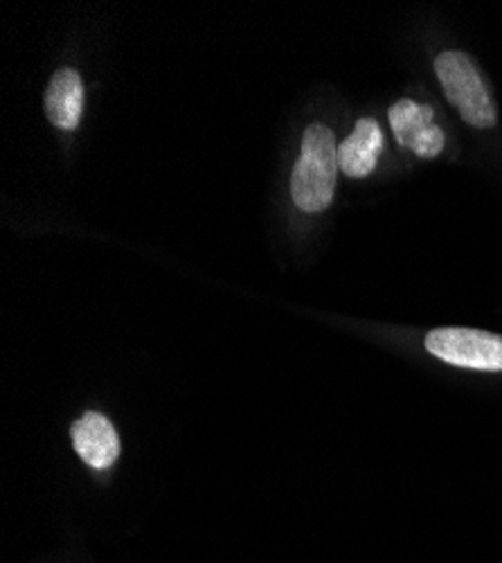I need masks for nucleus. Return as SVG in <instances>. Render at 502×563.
Segmentation results:
<instances>
[{
	"mask_svg": "<svg viewBox=\"0 0 502 563\" xmlns=\"http://www.w3.org/2000/svg\"><path fill=\"white\" fill-rule=\"evenodd\" d=\"M338 174V147L334 133L323 124H311L291 176V195L300 210L323 212L332 199Z\"/></svg>",
	"mask_w": 502,
	"mask_h": 563,
	"instance_id": "1",
	"label": "nucleus"
},
{
	"mask_svg": "<svg viewBox=\"0 0 502 563\" xmlns=\"http://www.w3.org/2000/svg\"><path fill=\"white\" fill-rule=\"evenodd\" d=\"M435 75L448 102L460 111L467 124L476 129H491L495 124V107L469 55L458 51L442 53L435 62Z\"/></svg>",
	"mask_w": 502,
	"mask_h": 563,
	"instance_id": "2",
	"label": "nucleus"
},
{
	"mask_svg": "<svg viewBox=\"0 0 502 563\" xmlns=\"http://www.w3.org/2000/svg\"><path fill=\"white\" fill-rule=\"evenodd\" d=\"M426 350L450 365L502 372V336L491 332L469 330V327H439L428 332Z\"/></svg>",
	"mask_w": 502,
	"mask_h": 563,
	"instance_id": "3",
	"label": "nucleus"
},
{
	"mask_svg": "<svg viewBox=\"0 0 502 563\" xmlns=\"http://www.w3.org/2000/svg\"><path fill=\"white\" fill-rule=\"evenodd\" d=\"M72 444L79 457L93 468H107L120 455V440L111 421L100 412H86L72 427Z\"/></svg>",
	"mask_w": 502,
	"mask_h": 563,
	"instance_id": "4",
	"label": "nucleus"
},
{
	"mask_svg": "<svg viewBox=\"0 0 502 563\" xmlns=\"http://www.w3.org/2000/svg\"><path fill=\"white\" fill-rule=\"evenodd\" d=\"M383 150V133L372 118L356 122L349 137L338 147V165L352 178H365L377 169Z\"/></svg>",
	"mask_w": 502,
	"mask_h": 563,
	"instance_id": "5",
	"label": "nucleus"
},
{
	"mask_svg": "<svg viewBox=\"0 0 502 563\" xmlns=\"http://www.w3.org/2000/svg\"><path fill=\"white\" fill-rule=\"evenodd\" d=\"M81 109H83L81 77L70 68L59 70L51 79L48 90H45V113H48L55 126L70 131L79 124Z\"/></svg>",
	"mask_w": 502,
	"mask_h": 563,
	"instance_id": "6",
	"label": "nucleus"
},
{
	"mask_svg": "<svg viewBox=\"0 0 502 563\" xmlns=\"http://www.w3.org/2000/svg\"><path fill=\"white\" fill-rule=\"evenodd\" d=\"M388 115H390L397 143L408 150H415L424 131L433 124V109L426 104H415L410 100H399Z\"/></svg>",
	"mask_w": 502,
	"mask_h": 563,
	"instance_id": "7",
	"label": "nucleus"
},
{
	"mask_svg": "<svg viewBox=\"0 0 502 563\" xmlns=\"http://www.w3.org/2000/svg\"><path fill=\"white\" fill-rule=\"evenodd\" d=\"M442 150H444V131H442L439 126L431 124V126L424 131V135L420 137V143L415 145L413 152H415L420 158H435Z\"/></svg>",
	"mask_w": 502,
	"mask_h": 563,
	"instance_id": "8",
	"label": "nucleus"
}]
</instances>
